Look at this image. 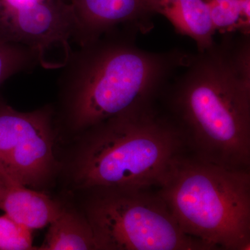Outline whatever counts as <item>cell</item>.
Listing matches in <instances>:
<instances>
[{
  "instance_id": "obj_1",
  "label": "cell",
  "mask_w": 250,
  "mask_h": 250,
  "mask_svg": "<svg viewBox=\"0 0 250 250\" xmlns=\"http://www.w3.org/2000/svg\"><path fill=\"white\" fill-rule=\"evenodd\" d=\"M223 36L161 93L195 158L250 170V35Z\"/></svg>"
},
{
  "instance_id": "obj_2",
  "label": "cell",
  "mask_w": 250,
  "mask_h": 250,
  "mask_svg": "<svg viewBox=\"0 0 250 250\" xmlns=\"http://www.w3.org/2000/svg\"><path fill=\"white\" fill-rule=\"evenodd\" d=\"M139 31L122 27L72 51L59 77L62 116L83 131L126 110L154 101L193 54L154 52L136 43Z\"/></svg>"
},
{
  "instance_id": "obj_3",
  "label": "cell",
  "mask_w": 250,
  "mask_h": 250,
  "mask_svg": "<svg viewBox=\"0 0 250 250\" xmlns=\"http://www.w3.org/2000/svg\"><path fill=\"white\" fill-rule=\"evenodd\" d=\"M154 102L129 108L88 131L75 164L83 188H157L187 146L182 129Z\"/></svg>"
},
{
  "instance_id": "obj_4",
  "label": "cell",
  "mask_w": 250,
  "mask_h": 250,
  "mask_svg": "<svg viewBox=\"0 0 250 250\" xmlns=\"http://www.w3.org/2000/svg\"><path fill=\"white\" fill-rule=\"evenodd\" d=\"M157 188L182 231L207 249L250 250V170L183 156Z\"/></svg>"
},
{
  "instance_id": "obj_5",
  "label": "cell",
  "mask_w": 250,
  "mask_h": 250,
  "mask_svg": "<svg viewBox=\"0 0 250 250\" xmlns=\"http://www.w3.org/2000/svg\"><path fill=\"white\" fill-rule=\"evenodd\" d=\"M152 188H98L86 208L97 250H208L188 236Z\"/></svg>"
},
{
  "instance_id": "obj_6",
  "label": "cell",
  "mask_w": 250,
  "mask_h": 250,
  "mask_svg": "<svg viewBox=\"0 0 250 250\" xmlns=\"http://www.w3.org/2000/svg\"><path fill=\"white\" fill-rule=\"evenodd\" d=\"M54 112L49 106L21 112L0 101V175L37 187L51 177Z\"/></svg>"
},
{
  "instance_id": "obj_7",
  "label": "cell",
  "mask_w": 250,
  "mask_h": 250,
  "mask_svg": "<svg viewBox=\"0 0 250 250\" xmlns=\"http://www.w3.org/2000/svg\"><path fill=\"white\" fill-rule=\"evenodd\" d=\"M72 31L67 0H0V39L29 47L44 68L63 66Z\"/></svg>"
},
{
  "instance_id": "obj_8",
  "label": "cell",
  "mask_w": 250,
  "mask_h": 250,
  "mask_svg": "<svg viewBox=\"0 0 250 250\" xmlns=\"http://www.w3.org/2000/svg\"><path fill=\"white\" fill-rule=\"evenodd\" d=\"M73 17L72 41L84 45L117 28L150 29L146 0H67Z\"/></svg>"
},
{
  "instance_id": "obj_9",
  "label": "cell",
  "mask_w": 250,
  "mask_h": 250,
  "mask_svg": "<svg viewBox=\"0 0 250 250\" xmlns=\"http://www.w3.org/2000/svg\"><path fill=\"white\" fill-rule=\"evenodd\" d=\"M3 178L4 184L0 195V209L20 225L32 231L44 228L63 209L43 192Z\"/></svg>"
},
{
  "instance_id": "obj_10",
  "label": "cell",
  "mask_w": 250,
  "mask_h": 250,
  "mask_svg": "<svg viewBox=\"0 0 250 250\" xmlns=\"http://www.w3.org/2000/svg\"><path fill=\"white\" fill-rule=\"evenodd\" d=\"M151 14L162 15L174 29L195 41L198 52L214 44L215 33L205 0H146Z\"/></svg>"
},
{
  "instance_id": "obj_11",
  "label": "cell",
  "mask_w": 250,
  "mask_h": 250,
  "mask_svg": "<svg viewBox=\"0 0 250 250\" xmlns=\"http://www.w3.org/2000/svg\"><path fill=\"white\" fill-rule=\"evenodd\" d=\"M39 250H97L88 219L72 210L62 209L49 228Z\"/></svg>"
},
{
  "instance_id": "obj_12",
  "label": "cell",
  "mask_w": 250,
  "mask_h": 250,
  "mask_svg": "<svg viewBox=\"0 0 250 250\" xmlns=\"http://www.w3.org/2000/svg\"><path fill=\"white\" fill-rule=\"evenodd\" d=\"M215 32L250 35V0H205Z\"/></svg>"
},
{
  "instance_id": "obj_13",
  "label": "cell",
  "mask_w": 250,
  "mask_h": 250,
  "mask_svg": "<svg viewBox=\"0 0 250 250\" xmlns=\"http://www.w3.org/2000/svg\"><path fill=\"white\" fill-rule=\"evenodd\" d=\"M38 65L37 56L29 47L0 39V87L11 77Z\"/></svg>"
},
{
  "instance_id": "obj_14",
  "label": "cell",
  "mask_w": 250,
  "mask_h": 250,
  "mask_svg": "<svg viewBox=\"0 0 250 250\" xmlns=\"http://www.w3.org/2000/svg\"><path fill=\"white\" fill-rule=\"evenodd\" d=\"M32 231L7 215H0V250L36 249L33 247Z\"/></svg>"
},
{
  "instance_id": "obj_15",
  "label": "cell",
  "mask_w": 250,
  "mask_h": 250,
  "mask_svg": "<svg viewBox=\"0 0 250 250\" xmlns=\"http://www.w3.org/2000/svg\"><path fill=\"white\" fill-rule=\"evenodd\" d=\"M4 178L0 175V195H1V190H2L3 187H4Z\"/></svg>"
}]
</instances>
